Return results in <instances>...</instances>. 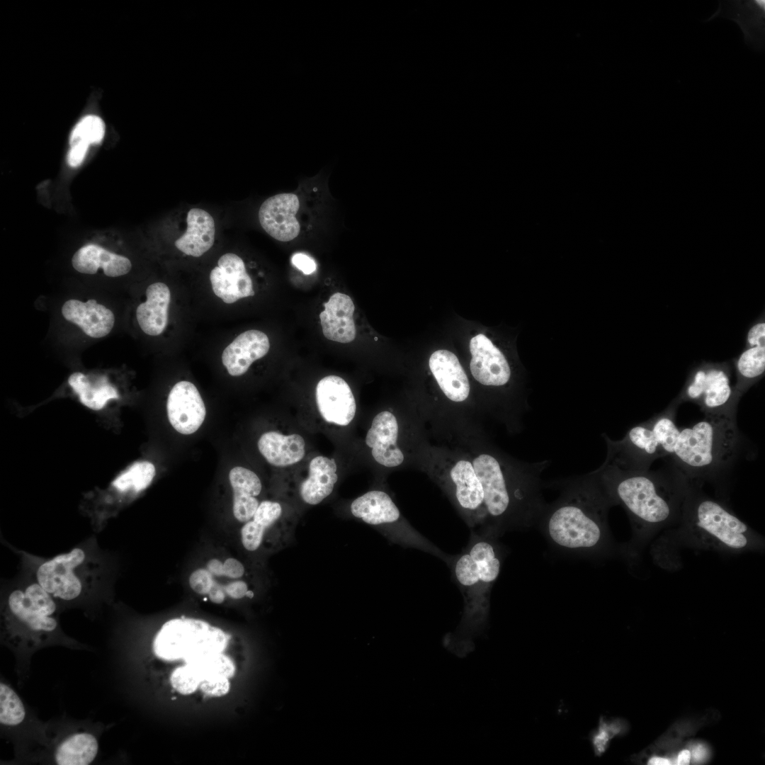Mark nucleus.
<instances>
[{
  "instance_id": "obj_42",
  "label": "nucleus",
  "mask_w": 765,
  "mask_h": 765,
  "mask_svg": "<svg viewBox=\"0 0 765 765\" xmlns=\"http://www.w3.org/2000/svg\"><path fill=\"white\" fill-rule=\"evenodd\" d=\"M188 582L196 593L205 595L208 594L214 581L212 574L207 569L200 568L191 574Z\"/></svg>"
},
{
  "instance_id": "obj_9",
  "label": "nucleus",
  "mask_w": 765,
  "mask_h": 765,
  "mask_svg": "<svg viewBox=\"0 0 765 765\" xmlns=\"http://www.w3.org/2000/svg\"><path fill=\"white\" fill-rule=\"evenodd\" d=\"M731 374L729 362H701L690 370L674 400L679 405L686 402L698 405L705 416H736L740 400Z\"/></svg>"
},
{
  "instance_id": "obj_21",
  "label": "nucleus",
  "mask_w": 765,
  "mask_h": 765,
  "mask_svg": "<svg viewBox=\"0 0 765 765\" xmlns=\"http://www.w3.org/2000/svg\"><path fill=\"white\" fill-rule=\"evenodd\" d=\"M319 314L324 336L329 340L346 344L353 341L356 329L353 321L354 304L346 294L336 293L324 303Z\"/></svg>"
},
{
  "instance_id": "obj_40",
  "label": "nucleus",
  "mask_w": 765,
  "mask_h": 765,
  "mask_svg": "<svg viewBox=\"0 0 765 765\" xmlns=\"http://www.w3.org/2000/svg\"><path fill=\"white\" fill-rule=\"evenodd\" d=\"M266 529L252 519L244 523L241 529V540L244 548L255 551L261 546Z\"/></svg>"
},
{
  "instance_id": "obj_33",
  "label": "nucleus",
  "mask_w": 765,
  "mask_h": 765,
  "mask_svg": "<svg viewBox=\"0 0 765 765\" xmlns=\"http://www.w3.org/2000/svg\"><path fill=\"white\" fill-rule=\"evenodd\" d=\"M98 751V743L94 735L77 733L58 746L55 758L59 765H88L94 760Z\"/></svg>"
},
{
  "instance_id": "obj_13",
  "label": "nucleus",
  "mask_w": 765,
  "mask_h": 765,
  "mask_svg": "<svg viewBox=\"0 0 765 765\" xmlns=\"http://www.w3.org/2000/svg\"><path fill=\"white\" fill-rule=\"evenodd\" d=\"M166 411L172 427L184 435L198 431L206 416V408L198 390L186 380L178 382L171 388Z\"/></svg>"
},
{
  "instance_id": "obj_32",
  "label": "nucleus",
  "mask_w": 765,
  "mask_h": 765,
  "mask_svg": "<svg viewBox=\"0 0 765 765\" xmlns=\"http://www.w3.org/2000/svg\"><path fill=\"white\" fill-rule=\"evenodd\" d=\"M68 382L81 402L91 409H101L108 400L118 398L116 390L105 376L93 380L84 373L76 372L69 377Z\"/></svg>"
},
{
  "instance_id": "obj_34",
  "label": "nucleus",
  "mask_w": 765,
  "mask_h": 765,
  "mask_svg": "<svg viewBox=\"0 0 765 765\" xmlns=\"http://www.w3.org/2000/svg\"><path fill=\"white\" fill-rule=\"evenodd\" d=\"M155 473V467L152 463L136 462L115 478L112 485L121 492H140L151 484Z\"/></svg>"
},
{
  "instance_id": "obj_6",
  "label": "nucleus",
  "mask_w": 765,
  "mask_h": 765,
  "mask_svg": "<svg viewBox=\"0 0 765 765\" xmlns=\"http://www.w3.org/2000/svg\"><path fill=\"white\" fill-rule=\"evenodd\" d=\"M488 534L473 540L454 565V574L465 597V613L458 635L448 649L458 657L471 652V638L487 622L492 587L501 570L498 545Z\"/></svg>"
},
{
  "instance_id": "obj_50",
  "label": "nucleus",
  "mask_w": 765,
  "mask_h": 765,
  "mask_svg": "<svg viewBox=\"0 0 765 765\" xmlns=\"http://www.w3.org/2000/svg\"><path fill=\"white\" fill-rule=\"evenodd\" d=\"M706 749L703 745L696 746L692 753V757L695 761H701L703 760L706 756Z\"/></svg>"
},
{
  "instance_id": "obj_26",
  "label": "nucleus",
  "mask_w": 765,
  "mask_h": 765,
  "mask_svg": "<svg viewBox=\"0 0 765 765\" xmlns=\"http://www.w3.org/2000/svg\"><path fill=\"white\" fill-rule=\"evenodd\" d=\"M337 480V465L334 458L324 455L313 458L307 477L299 485L301 499L310 505L319 504L332 494Z\"/></svg>"
},
{
  "instance_id": "obj_5",
  "label": "nucleus",
  "mask_w": 765,
  "mask_h": 765,
  "mask_svg": "<svg viewBox=\"0 0 765 765\" xmlns=\"http://www.w3.org/2000/svg\"><path fill=\"white\" fill-rule=\"evenodd\" d=\"M679 519L682 540L688 546L732 553L761 550L762 537L722 502L690 484Z\"/></svg>"
},
{
  "instance_id": "obj_43",
  "label": "nucleus",
  "mask_w": 765,
  "mask_h": 765,
  "mask_svg": "<svg viewBox=\"0 0 765 765\" xmlns=\"http://www.w3.org/2000/svg\"><path fill=\"white\" fill-rule=\"evenodd\" d=\"M765 346L764 313L751 325L746 335L745 346Z\"/></svg>"
},
{
  "instance_id": "obj_1",
  "label": "nucleus",
  "mask_w": 765,
  "mask_h": 765,
  "mask_svg": "<svg viewBox=\"0 0 765 765\" xmlns=\"http://www.w3.org/2000/svg\"><path fill=\"white\" fill-rule=\"evenodd\" d=\"M561 489L547 505L538 524L550 544L568 555L599 557L608 554L612 540L607 514L613 506L595 472L553 482Z\"/></svg>"
},
{
  "instance_id": "obj_19",
  "label": "nucleus",
  "mask_w": 765,
  "mask_h": 765,
  "mask_svg": "<svg viewBox=\"0 0 765 765\" xmlns=\"http://www.w3.org/2000/svg\"><path fill=\"white\" fill-rule=\"evenodd\" d=\"M270 348L267 335L256 329L241 333L223 351L222 362L228 373L244 375L253 362L265 356Z\"/></svg>"
},
{
  "instance_id": "obj_49",
  "label": "nucleus",
  "mask_w": 765,
  "mask_h": 765,
  "mask_svg": "<svg viewBox=\"0 0 765 765\" xmlns=\"http://www.w3.org/2000/svg\"><path fill=\"white\" fill-rule=\"evenodd\" d=\"M207 570L217 577L224 576L223 563L218 559L212 558L207 563Z\"/></svg>"
},
{
  "instance_id": "obj_15",
  "label": "nucleus",
  "mask_w": 765,
  "mask_h": 765,
  "mask_svg": "<svg viewBox=\"0 0 765 765\" xmlns=\"http://www.w3.org/2000/svg\"><path fill=\"white\" fill-rule=\"evenodd\" d=\"M472 358L470 368L473 378L486 386L502 387L510 381L511 370L502 352L484 334L470 341Z\"/></svg>"
},
{
  "instance_id": "obj_24",
  "label": "nucleus",
  "mask_w": 765,
  "mask_h": 765,
  "mask_svg": "<svg viewBox=\"0 0 765 765\" xmlns=\"http://www.w3.org/2000/svg\"><path fill=\"white\" fill-rule=\"evenodd\" d=\"M186 232L175 242V246L183 254L199 257L213 245L215 235V221L205 210L193 208L186 217Z\"/></svg>"
},
{
  "instance_id": "obj_2",
  "label": "nucleus",
  "mask_w": 765,
  "mask_h": 765,
  "mask_svg": "<svg viewBox=\"0 0 765 765\" xmlns=\"http://www.w3.org/2000/svg\"><path fill=\"white\" fill-rule=\"evenodd\" d=\"M594 472L613 505L627 512L635 540L679 519L690 483L673 465L664 471L625 470L604 463Z\"/></svg>"
},
{
  "instance_id": "obj_16",
  "label": "nucleus",
  "mask_w": 765,
  "mask_h": 765,
  "mask_svg": "<svg viewBox=\"0 0 765 765\" xmlns=\"http://www.w3.org/2000/svg\"><path fill=\"white\" fill-rule=\"evenodd\" d=\"M214 293L227 304L254 295L253 283L242 259L234 253H226L217 261L210 273Z\"/></svg>"
},
{
  "instance_id": "obj_22",
  "label": "nucleus",
  "mask_w": 765,
  "mask_h": 765,
  "mask_svg": "<svg viewBox=\"0 0 765 765\" xmlns=\"http://www.w3.org/2000/svg\"><path fill=\"white\" fill-rule=\"evenodd\" d=\"M430 370L443 394L451 401H465L470 383L457 356L447 350L434 352L429 362Z\"/></svg>"
},
{
  "instance_id": "obj_23",
  "label": "nucleus",
  "mask_w": 765,
  "mask_h": 765,
  "mask_svg": "<svg viewBox=\"0 0 765 765\" xmlns=\"http://www.w3.org/2000/svg\"><path fill=\"white\" fill-rule=\"evenodd\" d=\"M449 476L459 506L465 511L474 514L475 518L486 519L483 491L472 463L466 460L457 461L451 468Z\"/></svg>"
},
{
  "instance_id": "obj_45",
  "label": "nucleus",
  "mask_w": 765,
  "mask_h": 765,
  "mask_svg": "<svg viewBox=\"0 0 765 765\" xmlns=\"http://www.w3.org/2000/svg\"><path fill=\"white\" fill-rule=\"evenodd\" d=\"M89 145L77 143L71 146L67 154V162L69 166L76 167L84 161Z\"/></svg>"
},
{
  "instance_id": "obj_18",
  "label": "nucleus",
  "mask_w": 765,
  "mask_h": 765,
  "mask_svg": "<svg viewBox=\"0 0 765 765\" xmlns=\"http://www.w3.org/2000/svg\"><path fill=\"white\" fill-rule=\"evenodd\" d=\"M398 429L397 419L390 412H381L373 418L366 436V443L380 465L393 468L402 463L404 455L397 445Z\"/></svg>"
},
{
  "instance_id": "obj_39",
  "label": "nucleus",
  "mask_w": 765,
  "mask_h": 765,
  "mask_svg": "<svg viewBox=\"0 0 765 765\" xmlns=\"http://www.w3.org/2000/svg\"><path fill=\"white\" fill-rule=\"evenodd\" d=\"M202 676L192 664L176 668L171 673L170 681L172 687L183 695L193 693L199 688Z\"/></svg>"
},
{
  "instance_id": "obj_29",
  "label": "nucleus",
  "mask_w": 765,
  "mask_h": 765,
  "mask_svg": "<svg viewBox=\"0 0 765 765\" xmlns=\"http://www.w3.org/2000/svg\"><path fill=\"white\" fill-rule=\"evenodd\" d=\"M72 264L76 271L85 274H94L102 268L104 274L109 277L125 275L132 268L128 258L94 244H86L77 250L72 256Z\"/></svg>"
},
{
  "instance_id": "obj_52",
  "label": "nucleus",
  "mask_w": 765,
  "mask_h": 765,
  "mask_svg": "<svg viewBox=\"0 0 765 765\" xmlns=\"http://www.w3.org/2000/svg\"><path fill=\"white\" fill-rule=\"evenodd\" d=\"M648 764L652 765H667L670 764L671 761L668 759L663 757H652L649 760Z\"/></svg>"
},
{
  "instance_id": "obj_11",
  "label": "nucleus",
  "mask_w": 765,
  "mask_h": 765,
  "mask_svg": "<svg viewBox=\"0 0 765 765\" xmlns=\"http://www.w3.org/2000/svg\"><path fill=\"white\" fill-rule=\"evenodd\" d=\"M53 596L38 582L28 586L24 591H13L8 599L10 612L21 624L35 633H50L55 630L57 622L52 615L56 611Z\"/></svg>"
},
{
  "instance_id": "obj_48",
  "label": "nucleus",
  "mask_w": 765,
  "mask_h": 765,
  "mask_svg": "<svg viewBox=\"0 0 765 765\" xmlns=\"http://www.w3.org/2000/svg\"><path fill=\"white\" fill-rule=\"evenodd\" d=\"M225 587L214 582L208 595L212 602L221 604L225 599Z\"/></svg>"
},
{
  "instance_id": "obj_46",
  "label": "nucleus",
  "mask_w": 765,
  "mask_h": 765,
  "mask_svg": "<svg viewBox=\"0 0 765 765\" xmlns=\"http://www.w3.org/2000/svg\"><path fill=\"white\" fill-rule=\"evenodd\" d=\"M224 576L231 579H239L244 574V567L238 560L230 557L223 562Z\"/></svg>"
},
{
  "instance_id": "obj_10",
  "label": "nucleus",
  "mask_w": 765,
  "mask_h": 765,
  "mask_svg": "<svg viewBox=\"0 0 765 765\" xmlns=\"http://www.w3.org/2000/svg\"><path fill=\"white\" fill-rule=\"evenodd\" d=\"M85 560L84 551L79 548L58 555L39 566L36 572L38 583L54 598L74 600L83 590L79 569Z\"/></svg>"
},
{
  "instance_id": "obj_3",
  "label": "nucleus",
  "mask_w": 765,
  "mask_h": 765,
  "mask_svg": "<svg viewBox=\"0 0 765 765\" xmlns=\"http://www.w3.org/2000/svg\"><path fill=\"white\" fill-rule=\"evenodd\" d=\"M549 465V460L508 463L489 452L474 458L492 535L507 527L528 528L538 523L548 505L541 495L540 475Z\"/></svg>"
},
{
  "instance_id": "obj_38",
  "label": "nucleus",
  "mask_w": 765,
  "mask_h": 765,
  "mask_svg": "<svg viewBox=\"0 0 765 765\" xmlns=\"http://www.w3.org/2000/svg\"><path fill=\"white\" fill-rule=\"evenodd\" d=\"M623 722L619 720L608 721L603 717L600 718L598 727L589 734V740L596 756H600L606 752L611 738L619 735L623 728Z\"/></svg>"
},
{
  "instance_id": "obj_35",
  "label": "nucleus",
  "mask_w": 765,
  "mask_h": 765,
  "mask_svg": "<svg viewBox=\"0 0 765 765\" xmlns=\"http://www.w3.org/2000/svg\"><path fill=\"white\" fill-rule=\"evenodd\" d=\"M26 710L18 694L8 685L0 684V722L8 726L19 725L24 720Z\"/></svg>"
},
{
  "instance_id": "obj_47",
  "label": "nucleus",
  "mask_w": 765,
  "mask_h": 765,
  "mask_svg": "<svg viewBox=\"0 0 765 765\" xmlns=\"http://www.w3.org/2000/svg\"><path fill=\"white\" fill-rule=\"evenodd\" d=\"M227 595L233 599H240L247 595L249 591L247 584L242 580L231 582L225 586Z\"/></svg>"
},
{
  "instance_id": "obj_28",
  "label": "nucleus",
  "mask_w": 765,
  "mask_h": 765,
  "mask_svg": "<svg viewBox=\"0 0 765 765\" xmlns=\"http://www.w3.org/2000/svg\"><path fill=\"white\" fill-rule=\"evenodd\" d=\"M229 480L233 492L234 516L245 523L253 517L260 504L257 497L262 489L261 480L252 470L236 466L230 470Z\"/></svg>"
},
{
  "instance_id": "obj_36",
  "label": "nucleus",
  "mask_w": 765,
  "mask_h": 765,
  "mask_svg": "<svg viewBox=\"0 0 765 765\" xmlns=\"http://www.w3.org/2000/svg\"><path fill=\"white\" fill-rule=\"evenodd\" d=\"M105 135L103 120L97 115H89L83 118L71 132L69 143L74 145L83 143L88 145L101 142Z\"/></svg>"
},
{
  "instance_id": "obj_7",
  "label": "nucleus",
  "mask_w": 765,
  "mask_h": 765,
  "mask_svg": "<svg viewBox=\"0 0 765 765\" xmlns=\"http://www.w3.org/2000/svg\"><path fill=\"white\" fill-rule=\"evenodd\" d=\"M679 404L673 400L660 413L631 427L620 441L604 434V463L625 470H646L657 459L672 456L680 429L675 424Z\"/></svg>"
},
{
  "instance_id": "obj_4",
  "label": "nucleus",
  "mask_w": 765,
  "mask_h": 765,
  "mask_svg": "<svg viewBox=\"0 0 765 765\" xmlns=\"http://www.w3.org/2000/svg\"><path fill=\"white\" fill-rule=\"evenodd\" d=\"M742 437L736 416H705L680 429L673 466L694 486L729 472L740 453Z\"/></svg>"
},
{
  "instance_id": "obj_8",
  "label": "nucleus",
  "mask_w": 765,
  "mask_h": 765,
  "mask_svg": "<svg viewBox=\"0 0 765 765\" xmlns=\"http://www.w3.org/2000/svg\"><path fill=\"white\" fill-rule=\"evenodd\" d=\"M229 637L222 629L193 618H176L166 621L153 642L155 654L166 661L182 659L191 663L206 656L222 652Z\"/></svg>"
},
{
  "instance_id": "obj_27",
  "label": "nucleus",
  "mask_w": 765,
  "mask_h": 765,
  "mask_svg": "<svg viewBox=\"0 0 765 765\" xmlns=\"http://www.w3.org/2000/svg\"><path fill=\"white\" fill-rule=\"evenodd\" d=\"M146 301L136 310V318L142 332L149 336L163 333L168 323L171 293L164 283L149 285L146 290Z\"/></svg>"
},
{
  "instance_id": "obj_31",
  "label": "nucleus",
  "mask_w": 765,
  "mask_h": 765,
  "mask_svg": "<svg viewBox=\"0 0 765 765\" xmlns=\"http://www.w3.org/2000/svg\"><path fill=\"white\" fill-rule=\"evenodd\" d=\"M736 375L734 385L737 399L764 375L765 346H745L740 355L733 359Z\"/></svg>"
},
{
  "instance_id": "obj_14",
  "label": "nucleus",
  "mask_w": 765,
  "mask_h": 765,
  "mask_svg": "<svg viewBox=\"0 0 765 765\" xmlns=\"http://www.w3.org/2000/svg\"><path fill=\"white\" fill-rule=\"evenodd\" d=\"M316 403L325 421L345 426L353 419L356 412L354 395L348 384L337 375H327L317 383Z\"/></svg>"
},
{
  "instance_id": "obj_30",
  "label": "nucleus",
  "mask_w": 765,
  "mask_h": 765,
  "mask_svg": "<svg viewBox=\"0 0 765 765\" xmlns=\"http://www.w3.org/2000/svg\"><path fill=\"white\" fill-rule=\"evenodd\" d=\"M351 512L363 522L378 526L397 522L400 512L390 497L380 490L369 491L354 499Z\"/></svg>"
},
{
  "instance_id": "obj_12",
  "label": "nucleus",
  "mask_w": 765,
  "mask_h": 765,
  "mask_svg": "<svg viewBox=\"0 0 765 765\" xmlns=\"http://www.w3.org/2000/svg\"><path fill=\"white\" fill-rule=\"evenodd\" d=\"M301 205V200L295 193L272 196L265 200L259 208V223L273 239L280 242L292 241L301 232L299 217Z\"/></svg>"
},
{
  "instance_id": "obj_44",
  "label": "nucleus",
  "mask_w": 765,
  "mask_h": 765,
  "mask_svg": "<svg viewBox=\"0 0 765 765\" xmlns=\"http://www.w3.org/2000/svg\"><path fill=\"white\" fill-rule=\"evenodd\" d=\"M291 261L293 264L305 274H311L317 269V264L314 259L305 254H295Z\"/></svg>"
},
{
  "instance_id": "obj_17",
  "label": "nucleus",
  "mask_w": 765,
  "mask_h": 765,
  "mask_svg": "<svg viewBox=\"0 0 765 765\" xmlns=\"http://www.w3.org/2000/svg\"><path fill=\"white\" fill-rule=\"evenodd\" d=\"M718 11L706 22L717 17L735 21L741 28L747 45L761 51L764 47L765 1H721Z\"/></svg>"
},
{
  "instance_id": "obj_41",
  "label": "nucleus",
  "mask_w": 765,
  "mask_h": 765,
  "mask_svg": "<svg viewBox=\"0 0 765 765\" xmlns=\"http://www.w3.org/2000/svg\"><path fill=\"white\" fill-rule=\"evenodd\" d=\"M229 679L222 676H205L202 679L199 688L207 696L220 697L226 695L230 691Z\"/></svg>"
},
{
  "instance_id": "obj_25",
  "label": "nucleus",
  "mask_w": 765,
  "mask_h": 765,
  "mask_svg": "<svg viewBox=\"0 0 765 765\" xmlns=\"http://www.w3.org/2000/svg\"><path fill=\"white\" fill-rule=\"evenodd\" d=\"M258 449L273 466L285 468L299 463L305 455V441L298 434H283L270 431L258 440Z\"/></svg>"
},
{
  "instance_id": "obj_51",
  "label": "nucleus",
  "mask_w": 765,
  "mask_h": 765,
  "mask_svg": "<svg viewBox=\"0 0 765 765\" xmlns=\"http://www.w3.org/2000/svg\"><path fill=\"white\" fill-rule=\"evenodd\" d=\"M691 758V752L688 750H686V749L682 750V751H681L679 752V755L677 756L676 764H677L679 765L688 764L690 763Z\"/></svg>"
},
{
  "instance_id": "obj_20",
  "label": "nucleus",
  "mask_w": 765,
  "mask_h": 765,
  "mask_svg": "<svg viewBox=\"0 0 765 765\" xmlns=\"http://www.w3.org/2000/svg\"><path fill=\"white\" fill-rule=\"evenodd\" d=\"M63 317L78 326L87 336L98 339L108 335L115 324L113 312L96 300L70 299L61 309Z\"/></svg>"
},
{
  "instance_id": "obj_37",
  "label": "nucleus",
  "mask_w": 765,
  "mask_h": 765,
  "mask_svg": "<svg viewBox=\"0 0 765 765\" xmlns=\"http://www.w3.org/2000/svg\"><path fill=\"white\" fill-rule=\"evenodd\" d=\"M188 664H192L197 668L202 679L208 676H222L230 679L236 671L232 659L222 652L212 654Z\"/></svg>"
}]
</instances>
